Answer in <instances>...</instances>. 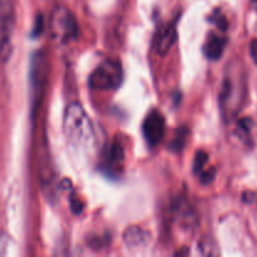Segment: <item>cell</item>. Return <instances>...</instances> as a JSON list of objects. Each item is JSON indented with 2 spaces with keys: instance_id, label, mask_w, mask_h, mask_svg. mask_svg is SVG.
I'll return each instance as SVG.
<instances>
[{
  "instance_id": "cell-12",
  "label": "cell",
  "mask_w": 257,
  "mask_h": 257,
  "mask_svg": "<svg viewBox=\"0 0 257 257\" xmlns=\"http://www.w3.org/2000/svg\"><path fill=\"white\" fill-rule=\"evenodd\" d=\"M198 251H200L202 255H206V256H215L220 253L217 250V245H216V242L212 240V238L208 237V236L203 237L202 240L198 242Z\"/></svg>"
},
{
  "instance_id": "cell-8",
  "label": "cell",
  "mask_w": 257,
  "mask_h": 257,
  "mask_svg": "<svg viewBox=\"0 0 257 257\" xmlns=\"http://www.w3.org/2000/svg\"><path fill=\"white\" fill-rule=\"evenodd\" d=\"M177 40V28L175 23H168L158 29L155 37V49L160 55H166Z\"/></svg>"
},
{
  "instance_id": "cell-7",
  "label": "cell",
  "mask_w": 257,
  "mask_h": 257,
  "mask_svg": "<svg viewBox=\"0 0 257 257\" xmlns=\"http://www.w3.org/2000/svg\"><path fill=\"white\" fill-rule=\"evenodd\" d=\"M143 136L150 146L155 147L163 140L166 133V119L157 109L151 110L143 120Z\"/></svg>"
},
{
  "instance_id": "cell-2",
  "label": "cell",
  "mask_w": 257,
  "mask_h": 257,
  "mask_svg": "<svg viewBox=\"0 0 257 257\" xmlns=\"http://www.w3.org/2000/svg\"><path fill=\"white\" fill-rule=\"evenodd\" d=\"M247 95V83L242 65L231 63L226 68L225 77L221 85L218 102L221 113L225 119H232L238 114Z\"/></svg>"
},
{
  "instance_id": "cell-16",
  "label": "cell",
  "mask_w": 257,
  "mask_h": 257,
  "mask_svg": "<svg viewBox=\"0 0 257 257\" xmlns=\"http://www.w3.org/2000/svg\"><path fill=\"white\" fill-rule=\"evenodd\" d=\"M215 176H216V170L215 168H210V170H203L202 172L198 175V178H200V181L203 183V185H208V183H211L213 180H215Z\"/></svg>"
},
{
  "instance_id": "cell-11",
  "label": "cell",
  "mask_w": 257,
  "mask_h": 257,
  "mask_svg": "<svg viewBox=\"0 0 257 257\" xmlns=\"http://www.w3.org/2000/svg\"><path fill=\"white\" fill-rule=\"evenodd\" d=\"M123 241L128 248H140L147 245L148 241H150V233L143 228L132 226L124 231Z\"/></svg>"
},
{
  "instance_id": "cell-13",
  "label": "cell",
  "mask_w": 257,
  "mask_h": 257,
  "mask_svg": "<svg viewBox=\"0 0 257 257\" xmlns=\"http://www.w3.org/2000/svg\"><path fill=\"white\" fill-rule=\"evenodd\" d=\"M208 161V156L207 153L203 152V151H200V152L196 153L195 157V162H193V171L195 173L200 175L203 170H205V166Z\"/></svg>"
},
{
  "instance_id": "cell-6",
  "label": "cell",
  "mask_w": 257,
  "mask_h": 257,
  "mask_svg": "<svg viewBox=\"0 0 257 257\" xmlns=\"http://www.w3.org/2000/svg\"><path fill=\"white\" fill-rule=\"evenodd\" d=\"M124 165V150L117 141L110 143L103 152L100 171L108 177H119Z\"/></svg>"
},
{
  "instance_id": "cell-10",
  "label": "cell",
  "mask_w": 257,
  "mask_h": 257,
  "mask_svg": "<svg viewBox=\"0 0 257 257\" xmlns=\"http://www.w3.org/2000/svg\"><path fill=\"white\" fill-rule=\"evenodd\" d=\"M227 39L216 33H211L203 45V53L211 60H217L225 52Z\"/></svg>"
},
{
  "instance_id": "cell-19",
  "label": "cell",
  "mask_w": 257,
  "mask_h": 257,
  "mask_svg": "<svg viewBox=\"0 0 257 257\" xmlns=\"http://www.w3.org/2000/svg\"><path fill=\"white\" fill-rule=\"evenodd\" d=\"M251 3H252V5L255 7V9L257 10V0H251Z\"/></svg>"
},
{
  "instance_id": "cell-3",
  "label": "cell",
  "mask_w": 257,
  "mask_h": 257,
  "mask_svg": "<svg viewBox=\"0 0 257 257\" xmlns=\"http://www.w3.org/2000/svg\"><path fill=\"white\" fill-rule=\"evenodd\" d=\"M123 82V68L118 60L105 59L89 75V85L93 89H117Z\"/></svg>"
},
{
  "instance_id": "cell-17",
  "label": "cell",
  "mask_w": 257,
  "mask_h": 257,
  "mask_svg": "<svg viewBox=\"0 0 257 257\" xmlns=\"http://www.w3.org/2000/svg\"><path fill=\"white\" fill-rule=\"evenodd\" d=\"M250 53H251V57H252V60L257 65V39H253L252 42H251Z\"/></svg>"
},
{
  "instance_id": "cell-1",
  "label": "cell",
  "mask_w": 257,
  "mask_h": 257,
  "mask_svg": "<svg viewBox=\"0 0 257 257\" xmlns=\"http://www.w3.org/2000/svg\"><path fill=\"white\" fill-rule=\"evenodd\" d=\"M63 130L68 143L75 152L87 155L94 150V128L89 115L80 103L73 102L65 108Z\"/></svg>"
},
{
  "instance_id": "cell-4",
  "label": "cell",
  "mask_w": 257,
  "mask_h": 257,
  "mask_svg": "<svg viewBox=\"0 0 257 257\" xmlns=\"http://www.w3.org/2000/svg\"><path fill=\"white\" fill-rule=\"evenodd\" d=\"M50 33L53 39L59 44H67L78 37V23L70 10L58 7L50 17Z\"/></svg>"
},
{
  "instance_id": "cell-5",
  "label": "cell",
  "mask_w": 257,
  "mask_h": 257,
  "mask_svg": "<svg viewBox=\"0 0 257 257\" xmlns=\"http://www.w3.org/2000/svg\"><path fill=\"white\" fill-rule=\"evenodd\" d=\"M14 17L10 0H0V58L7 60L12 53Z\"/></svg>"
},
{
  "instance_id": "cell-18",
  "label": "cell",
  "mask_w": 257,
  "mask_h": 257,
  "mask_svg": "<svg viewBox=\"0 0 257 257\" xmlns=\"http://www.w3.org/2000/svg\"><path fill=\"white\" fill-rule=\"evenodd\" d=\"M42 29H43V19H42V17L39 15V18H38V23H37V25H35L34 34L38 35L40 32H42Z\"/></svg>"
},
{
  "instance_id": "cell-9",
  "label": "cell",
  "mask_w": 257,
  "mask_h": 257,
  "mask_svg": "<svg viewBox=\"0 0 257 257\" xmlns=\"http://www.w3.org/2000/svg\"><path fill=\"white\" fill-rule=\"evenodd\" d=\"M173 216H175L176 221L180 225V227L186 228V230H193L197 225V217H196L195 212L192 211L191 206L186 201L180 200L177 205L173 208Z\"/></svg>"
},
{
  "instance_id": "cell-15",
  "label": "cell",
  "mask_w": 257,
  "mask_h": 257,
  "mask_svg": "<svg viewBox=\"0 0 257 257\" xmlns=\"http://www.w3.org/2000/svg\"><path fill=\"white\" fill-rule=\"evenodd\" d=\"M211 22L215 23V24L217 25L221 30H223V32L227 29V20H226V18L221 14L220 10H216L215 14H212V17H211Z\"/></svg>"
},
{
  "instance_id": "cell-14",
  "label": "cell",
  "mask_w": 257,
  "mask_h": 257,
  "mask_svg": "<svg viewBox=\"0 0 257 257\" xmlns=\"http://www.w3.org/2000/svg\"><path fill=\"white\" fill-rule=\"evenodd\" d=\"M187 130H185V128H181V130H178L177 135H176L175 140H173L172 145H171V150L173 151H181L183 148V146H185V142L186 140H187Z\"/></svg>"
}]
</instances>
